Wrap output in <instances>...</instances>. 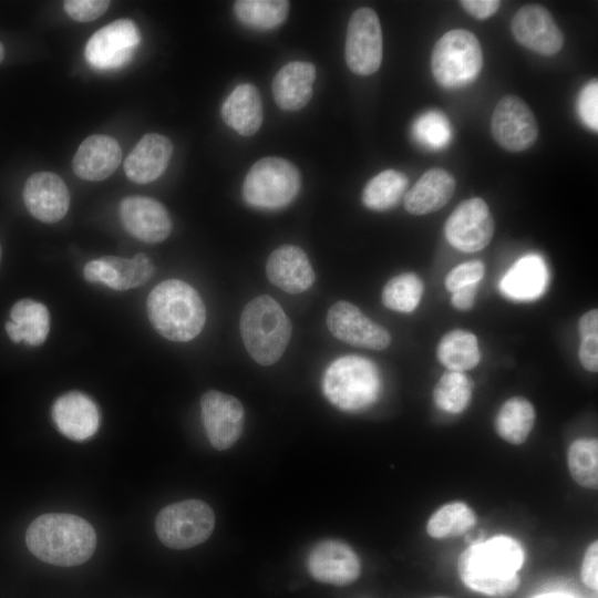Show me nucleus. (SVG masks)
I'll list each match as a JSON object with an SVG mask.
<instances>
[{
	"label": "nucleus",
	"instance_id": "a19ab883",
	"mask_svg": "<svg viewBox=\"0 0 598 598\" xmlns=\"http://www.w3.org/2000/svg\"><path fill=\"white\" fill-rule=\"evenodd\" d=\"M598 542H592L586 549L581 565V579L590 589L598 588Z\"/></svg>",
	"mask_w": 598,
	"mask_h": 598
},
{
	"label": "nucleus",
	"instance_id": "39448f33",
	"mask_svg": "<svg viewBox=\"0 0 598 598\" xmlns=\"http://www.w3.org/2000/svg\"><path fill=\"white\" fill-rule=\"evenodd\" d=\"M323 393L331 404L347 412H359L377 402L381 377L371 360L355 355L336 359L326 370Z\"/></svg>",
	"mask_w": 598,
	"mask_h": 598
},
{
	"label": "nucleus",
	"instance_id": "4c0bfd02",
	"mask_svg": "<svg viewBox=\"0 0 598 598\" xmlns=\"http://www.w3.org/2000/svg\"><path fill=\"white\" fill-rule=\"evenodd\" d=\"M577 111L580 120L590 130L598 131V82L589 81L580 91L577 99Z\"/></svg>",
	"mask_w": 598,
	"mask_h": 598
},
{
	"label": "nucleus",
	"instance_id": "cd10ccee",
	"mask_svg": "<svg viewBox=\"0 0 598 598\" xmlns=\"http://www.w3.org/2000/svg\"><path fill=\"white\" fill-rule=\"evenodd\" d=\"M10 318L6 331L13 342L24 341L28 346L38 347L45 341L50 330V313L43 303L21 299L11 308Z\"/></svg>",
	"mask_w": 598,
	"mask_h": 598
},
{
	"label": "nucleus",
	"instance_id": "c756f323",
	"mask_svg": "<svg viewBox=\"0 0 598 598\" xmlns=\"http://www.w3.org/2000/svg\"><path fill=\"white\" fill-rule=\"evenodd\" d=\"M535 422L533 404L523 396H513L505 401L495 417L496 433L506 442L523 444Z\"/></svg>",
	"mask_w": 598,
	"mask_h": 598
},
{
	"label": "nucleus",
	"instance_id": "ea45409f",
	"mask_svg": "<svg viewBox=\"0 0 598 598\" xmlns=\"http://www.w3.org/2000/svg\"><path fill=\"white\" fill-rule=\"evenodd\" d=\"M110 7L106 0H68L64 2L66 14L78 22H90L100 18Z\"/></svg>",
	"mask_w": 598,
	"mask_h": 598
},
{
	"label": "nucleus",
	"instance_id": "37998d69",
	"mask_svg": "<svg viewBox=\"0 0 598 598\" xmlns=\"http://www.w3.org/2000/svg\"><path fill=\"white\" fill-rule=\"evenodd\" d=\"M578 357L581 365L590 372L598 370V338L581 339Z\"/></svg>",
	"mask_w": 598,
	"mask_h": 598
},
{
	"label": "nucleus",
	"instance_id": "473e14b6",
	"mask_svg": "<svg viewBox=\"0 0 598 598\" xmlns=\"http://www.w3.org/2000/svg\"><path fill=\"white\" fill-rule=\"evenodd\" d=\"M236 18L245 25L270 30L285 22L289 12L286 0H238L234 4Z\"/></svg>",
	"mask_w": 598,
	"mask_h": 598
},
{
	"label": "nucleus",
	"instance_id": "a878e982",
	"mask_svg": "<svg viewBox=\"0 0 598 598\" xmlns=\"http://www.w3.org/2000/svg\"><path fill=\"white\" fill-rule=\"evenodd\" d=\"M224 122L241 136H251L262 124V102L257 87L250 83L237 85L220 110Z\"/></svg>",
	"mask_w": 598,
	"mask_h": 598
},
{
	"label": "nucleus",
	"instance_id": "f257e3e1",
	"mask_svg": "<svg viewBox=\"0 0 598 598\" xmlns=\"http://www.w3.org/2000/svg\"><path fill=\"white\" fill-rule=\"evenodd\" d=\"M523 564L520 544L501 535L467 547L458 557L457 569L462 581L472 590L505 598L518 589V570Z\"/></svg>",
	"mask_w": 598,
	"mask_h": 598
},
{
	"label": "nucleus",
	"instance_id": "6e6552de",
	"mask_svg": "<svg viewBox=\"0 0 598 598\" xmlns=\"http://www.w3.org/2000/svg\"><path fill=\"white\" fill-rule=\"evenodd\" d=\"M215 527L212 507L199 499H186L167 505L156 516L159 540L174 549H187L204 543Z\"/></svg>",
	"mask_w": 598,
	"mask_h": 598
},
{
	"label": "nucleus",
	"instance_id": "7c9ffc66",
	"mask_svg": "<svg viewBox=\"0 0 598 598\" xmlns=\"http://www.w3.org/2000/svg\"><path fill=\"white\" fill-rule=\"evenodd\" d=\"M408 177L399 171L386 169L372 177L363 188V205L375 212L395 207L406 193Z\"/></svg>",
	"mask_w": 598,
	"mask_h": 598
},
{
	"label": "nucleus",
	"instance_id": "f03ea898",
	"mask_svg": "<svg viewBox=\"0 0 598 598\" xmlns=\"http://www.w3.org/2000/svg\"><path fill=\"white\" fill-rule=\"evenodd\" d=\"M29 550L56 566H76L94 553L96 534L92 525L72 514L48 513L37 517L25 533Z\"/></svg>",
	"mask_w": 598,
	"mask_h": 598
},
{
	"label": "nucleus",
	"instance_id": "c9c22d12",
	"mask_svg": "<svg viewBox=\"0 0 598 598\" xmlns=\"http://www.w3.org/2000/svg\"><path fill=\"white\" fill-rule=\"evenodd\" d=\"M423 291V281L417 275L403 272L385 283L381 299L388 309L408 313L419 306Z\"/></svg>",
	"mask_w": 598,
	"mask_h": 598
},
{
	"label": "nucleus",
	"instance_id": "1a4fd4ad",
	"mask_svg": "<svg viewBox=\"0 0 598 598\" xmlns=\"http://www.w3.org/2000/svg\"><path fill=\"white\" fill-rule=\"evenodd\" d=\"M382 30L371 8L357 9L350 17L344 45L348 68L358 75L375 73L382 62Z\"/></svg>",
	"mask_w": 598,
	"mask_h": 598
},
{
	"label": "nucleus",
	"instance_id": "20e7f679",
	"mask_svg": "<svg viewBox=\"0 0 598 598\" xmlns=\"http://www.w3.org/2000/svg\"><path fill=\"white\" fill-rule=\"evenodd\" d=\"M239 324L244 346L257 363L271 365L282 357L291 338V322L272 297L261 295L251 299Z\"/></svg>",
	"mask_w": 598,
	"mask_h": 598
},
{
	"label": "nucleus",
	"instance_id": "72a5a7b5",
	"mask_svg": "<svg viewBox=\"0 0 598 598\" xmlns=\"http://www.w3.org/2000/svg\"><path fill=\"white\" fill-rule=\"evenodd\" d=\"M567 464L573 480L580 486H598V442L596 439L575 440L567 452Z\"/></svg>",
	"mask_w": 598,
	"mask_h": 598
},
{
	"label": "nucleus",
	"instance_id": "f704fd0d",
	"mask_svg": "<svg viewBox=\"0 0 598 598\" xmlns=\"http://www.w3.org/2000/svg\"><path fill=\"white\" fill-rule=\"evenodd\" d=\"M472 392L473 382L466 374L447 370L433 389V401L440 410L457 414L468 406Z\"/></svg>",
	"mask_w": 598,
	"mask_h": 598
},
{
	"label": "nucleus",
	"instance_id": "bb28decb",
	"mask_svg": "<svg viewBox=\"0 0 598 598\" xmlns=\"http://www.w3.org/2000/svg\"><path fill=\"white\" fill-rule=\"evenodd\" d=\"M548 281L547 268L537 255L520 258L503 277L499 288L508 299L528 301L539 297Z\"/></svg>",
	"mask_w": 598,
	"mask_h": 598
},
{
	"label": "nucleus",
	"instance_id": "6ab92c4d",
	"mask_svg": "<svg viewBox=\"0 0 598 598\" xmlns=\"http://www.w3.org/2000/svg\"><path fill=\"white\" fill-rule=\"evenodd\" d=\"M307 565L315 579L337 586L353 582L361 573V563L355 551L339 540H324L315 546Z\"/></svg>",
	"mask_w": 598,
	"mask_h": 598
},
{
	"label": "nucleus",
	"instance_id": "b1692460",
	"mask_svg": "<svg viewBox=\"0 0 598 598\" xmlns=\"http://www.w3.org/2000/svg\"><path fill=\"white\" fill-rule=\"evenodd\" d=\"M316 68L306 61H292L283 65L271 84L276 104L283 111H299L312 97Z\"/></svg>",
	"mask_w": 598,
	"mask_h": 598
},
{
	"label": "nucleus",
	"instance_id": "5701e85b",
	"mask_svg": "<svg viewBox=\"0 0 598 598\" xmlns=\"http://www.w3.org/2000/svg\"><path fill=\"white\" fill-rule=\"evenodd\" d=\"M172 155L173 144L168 137L145 134L125 158V175L136 184L152 183L165 172Z\"/></svg>",
	"mask_w": 598,
	"mask_h": 598
},
{
	"label": "nucleus",
	"instance_id": "f8f14e48",
	"mask_svg": "<svg viewBox=\"0 0 598 598\" xmlns=\"http://www.w3.org/2000/svg\"><path fill=\"white\" fill-rule=\"evenodd\" d=\"M491 132L494 140L509 152H522L534 145L538 124L529 106L516 95L502 97L492 115Z\"/></svg>",
	"mask_w": 598,
	"mask_h": 598
},
{
	"label": "nucleus",
	"instance_id": "8fccbe9b",
	"mask_svg": "<svg viewBox=\"0 0 598 598\" xmlns=\"http://www.w3.org/2000/svg\"><path fill=\"white\" fill-rule=\"evenodd\" d=\"M437 598H445V597H437Z\"/></svg>",
	"mask_w": 598,
	"mask_h": 598
},
{
	"label": "nucleus",
	"instance_id": "412c9836",
	"mask_svg": "<svg viewBox=\"0 0 598 598\" xmlns=\"http://www.w3.org/2000/svg\"><path fill=\"white\" fill-rule=\"evenodd\" d=\"M266 274L271 283L289 293L308 290L316 279L308 256L293 245L280 246L270 254Z\"/></svg>",
	"mask_w": 598,
	"mask_h": 598
},
{
	"label": "nucleus",
	"instance_id": "9b49d317",
	"mask_svg": "<svg viewBox=\"0 0 598 598\" xmlns=\"http://www.w3.org/2000/svg\"><path fill=\"white\" fill-rule=\"evenodd\" d=\"M140 41L138 28L132 20H115L89 39L84 49L85 60L99 70L122 68L132 60Z\"/></svg>",
	"mask_w": 598,
	"mask_h": 598
},
{
	"label": "nucleus",
	"instance_id": "0eeeda50",
	"mask_svg": "<svg viewBox=\"0 0 598 598\" xmlns=\"http://www.w3.org/2000/svg\"><path fill=\"white\" fill-rule=\"evenodd\" d=\"M299 189L298 168L285 158L268 156L250 167L243 184V197L255 208L276 210L291 204Z\"/></svg>",
	"mask_w": 598,
	"mask_h": 598
},
{
	"label": "nucleus",
	"instance_id": "4468645a",
	"mask_svg": "<svg viewBox=\"0 0 598 598\" xmlns=\"http://www.w3.org/2000/svg\"><path fill=\"white\" fill-rule=\"evenodd\" d=\"M327 326L337 339L353 347L383 350L391 342V336L384 327L348 301L340 300L330 307Z\"/></svg>",
	"mask_w": 598,
	"mask_h": 598
},
{
	"label": "nucleus",
	"instance_id": "9d476101",
	"mask_svg": "<svg viewBox=\"0 0 598 598\" xmlns=\"http://www.w3.org/2000/svg\"><path fill=\"white\" fill-rule=\"evenodd\" d=\"M494 230L493 215L487 204L480 197L460 203L444 226L447 241L464 252L484 249L491 243Z\"/></svg>",
	"mask_w": 598,
	"mask_h": 598
},
{
	"label": "nucleus",
	"instance_id": "2eb2a0df",
	"mask_svg": "<svg viewBox=\"0 0 598 598\" xmlns=\"http://www.w3.org/2000/svg\"><path fill=\"white\" fill-rule=\"evenodd\" d=\"M512 34L523 47L550 56L564 45V34L550 12L540 4H525L511 22Z\"/></svg>",
	"mask_w": 598,
	"mask_h": 598
},
{
	"label": "nucleus",
	"instance_id": "4be33fe9",
	"mask_svg": "<svg viewBox=\"0 0 598 598\" xmlns=\"http://www.w3.org/2000/svg\"><path fill=\"white\" fill-rule=\"evenodd\" d=\"M121 158L122 151L115 138L94 134L80 144L72 159V169L82 179L99 182L117 169Z\"/></svg>",
	"mask_w": 598,
	"mask_h": 598
},
{
	"label": "nucleus",
	"instance_id": "a18cd8bd",
	"mask_svg": "<svg viewBox=\"0 0 598 598\" xmlns=\"http://www.w3.org/2000/svg\"><path fill=\"white\" fill-rule=\"evenodd\" d=\"M578 331L581 339L598 338V310L591 309L584 313L578 321Z\"/></svg>",
	"mask_w": 598,
	"mask_h": 598
},
{
	"label": "nucleus",
	"instance_id": "c03bdc74",
	"mask_svg": "<svg viewBox=\"0 0 598 598\" xmlns=\"http://www.w3.org/2000/svg\"><path fill=\"white\" fill-rule=\"evenodd\" d=\"M477 283H472L452 292L451 303L461 311L470 310L475 302Z\"/></svg>",
	"mask_w": 598,
	"mask_h": 598
},
{
	"label": "nucleus",
	"instance_id": "49530a36",
	"mask_svg": "<svg viewBox=\"0 0 598 598\" xmlns=\"http://www.w3.org/2000/svg\"><path fill=\"white\" fill-rule=\"evenodd\" d=\"M536 598H574L567 594L563 592H551V594H544L540 596H537Z\"/></svg>",
	"mask_w": 598,
	"mask_h": 598
},
{
	"label": "nucleus",
	"instance_id": "58836bf2",
	"mask_svg": "<svg viewBox=\"0 0 598 598\" xmlns=\"http://www.w3.org/2000/svg\"><path fill=\"white\" fill-rule=\"evenodd\" d=\"M485 272V266L480 260L463 262L453 268L445 277V288L450 292L472 283H478Z\"/></svg>",
	"mask_w": 598,
	"mask_h": 598
},
{
	"label": "nucleus",
	"instance_id": "393cba45",
	"mask_svg": "<svg viewBox=\"0 0 598 598\" xmlns=\"http://www.w3.org/2000/svg\"><path fill=\"white\" fill-rule=\"evenodd\" d=\"M455 178L443 168L426 171L404 195V207L412 215H425L445 206L453 196Z\"/></svg>",
	"mask_w": 598,
	"mask_h": 598
},
{
	"label": "nucleus",
	"instance_id": "dca6fc26",
	"mask_svg": "<svg viewBox=\"0 0 598 598\" xmlns=\"http://www.w3.org/2000/svg\"><path fill=\"white\" fill-rule=\"evenodd\" d=\"M121 221L134 238L156 244L165 240L172 231V220L165 206L145 196H128L118 208Z\"/></svg>",
	"mask_w": 598,
	"mask_h": 598
},
{
	"label": "nucleus",
	"instance_id": "7ed1b4c3",
	"mask_svg": "<svg viewBox=\"0 0 598 598\" xmlns=\"http://www.w3.org/2000/svg\"><path fill=\"white\" fill-rule=\"evenodd\" d=\"M147 315L161 336L176 342L197 337L206 321L200 296L192 286L178 279L164 280L150 292Z\"/></svg>",
	"mask_w": 598,
	"mask_h": 598
},
{
	"label": "nucleus",
	"instance_id": "aec40b11",
	"mask_svg": "<svg viewBox=\"0 0 598 598\" xmlns=\"http://www.w3.org/2000/svg\"><path fill=\"white\" fill-rule=\"evenodd\" d=\"M51 413L56 429L73 441L90 439L100 425L96 404L79 391H70L59 396L52 405Z\"/></svg>",
	"mask_w": 598,
	"mask_h": 598
},
{
	"label": "nucleus",
	"instance_id": "79ce46f5",
	"mask_svg": "<svg viewBox=\"0 0 598 598\" xmlns=\"http://www.w3.org/2000/svg\"><path fill=\"white\" fill-rule=\"evenodd\" d=\"M460 3L468 14L478 20L492 17L502 4L498 0H462Z\"/></svg>",
	"mask_w": 598,
	"mask_h": 598
},
{
	"label": "nucleus",
	"instance_id": "f3484780",
	"mask_svg": "<svg viewBox=\"0 0 598 598\" xmlns=\"http://www.w3.org/2000/svg\"><path fill=\"white\" fill-rule=\"evenodd\" d=\"M155 270L145 254H136L132 259L104 256L89 261L83 276L89 282L103 283L114 290H127L144 285Z\"/></svg>",
	"mask_w": 598,
	"mask_h": 598
},
{
	"label": "nucleus",
	"instance_id": "09e8293b",
	"mask_svg": "<svg viewBox=\"0 0 598 598\" xmlns=\"http://www.w3.org/2000/svg\"><path fill=\"white\" fill-rule=\"evenodd\" d=\"M1 254H2V252H1V246H0V261H1Z\"/></svg>",
	"mask_w": 598,
	"mask_h": 598
},
{
	"label": "nucleus",
	"instance_id": "423d86ee",
	"mask_svg": "<svg viewBox=\"0 0 598 598\" xmlns=\"http://www.w3.org/2000/svg\"><path fill=\"white\" fill-rule=\"evenodd\" d=\"M483 66L478 39L471 31L454 29L443 34L431 54V71L445 89H460L474 82Z\"/></svg>",
	"mask_w": 598,
	"mask_h": 598
},
{
	"label": "nucleus",
	"instance_id": "e433bc0d",
	"mask_svg": "<svg viewBox=\"0 0 598 598\" xmlns=\"http://www.w3.org/2000/svg\"><path fill=\"white\" fill-rule=\"evenodd\" d=\"M415 140L426 148L442 150L452 138V127L447 117L437 110L421 114L412 127Z\"/></svg>",
	"mask_w": 598,
	"mask_h": 598
},
{
	"label": "nucleus",
	"instance_id": "ddd939ff",
	"mask_svg": "<svg viewBox=\"0 0 598 598\" xmlns=\"http://www.w3.org/2000/svg\"><path fill=\"white\" fill-rule=\"evenodd\" d=\"M202 420L210 444L219 451L231 447L245 424L244 406L238 399L216 390L200 399Z\"/></svg>",
	"mask_w": 598,
	"mask_h": 598
},
{
	"label": "nucleus",
	"instance_id": "a211bd4d",
	"mask_svg": "<svg viewBox=\"0 0 598 598\" xmlns=\"http://www.w3.org/2000/svg\"><path fill=\"white\" fill-rule=\"evenodd\" d=\"M23 202L34 218L53 224L66 215L70 193L59 175L52 172H38L32 174L24 184Z\"/></svg>",
	"mask_w": 598,
	"mask_h": 598
},
{
	"label": "nucleus",
	"instance_id": "de8ad7c7",
	"mask_svg": "<svg viewBox=\"0 0 598 598\" xmlns=\"http://www.w3.org/2000/svg\"><path fill=\"white\" fill-rule=\"evenodd\" d=\"M3 58H4V48L0 42V63L2 62Z\"/></svg>",
	"mask_w": 598,
	"mask_h": 598
},
{
	"label": "nucleus",
	"instance_id": "2f4dec72",
	"mask_svg": "<svg viewBox=\"0 0 598 598\" xmlns=\"http://www.w3.org/2000/svg\"><path fill=\"white\" fill-rule=\"evenodd\" d=\"M477 522L475 512L464 502H451L441 506L429 518L426 533L435 539L461 536Z\"/></svg>",
	"mask_w": 598,
	"mask_h": 598
},
{
	"label": "nucleus",
	"instance_id": "c85d7f7f",
	"mask_svg": "<svg viewBox=\"0 0 598 598\" xmlns=\"http://www.w3.org/2000/svg\"><path fill=\"white\" fill-rule=\"evenodd\" d=\"M436 355L448 371L471 370L481 360L477 338L474 333L462 329L448 331L441 338Z\"/></svg>",
	"mask_w": 598,
	"mask_h": 598
}]
</instances>
